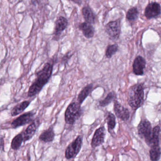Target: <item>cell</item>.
I'll return each instance as SVG.
<instances>
[{
	"label": "cell",
	"instance_id": "obj_25",
	"mask_svg": "<svg viewBox=\"0 0 161 161\" xmlns=\"http://www.w3.org/2000/svg\"><path fill=\"white\" fill-rule=\"evenodd\" d=\"M118 50V46L117 44H114V45L108 46L106 49V53H105L107 58H111L113 55L117 52Z\"/></svg>",
	"mask_w": 161,
	"mask_h": 161
},
{
	"label": "cell",
	"instance_id": "obj_12",
	"mask_svg": "<svg viewBox=\"0 0 161 161\" xmlns=\"http://www.w3.org/2000/svg\"><path fill=\"white\" fill-rule=\"evenodd\" d=\"M68 20L65 18L61 16L55 22V29L54 32V38H59L62 33L65 30L67 27Z\"/></svg>",
	"mask_w": 161,
	"mask_h": 161
},
{
	"label": "cell",
	"instance_id": "obj_3",
	"mask_svg": "<svg viewBox=\"0 0 161 161\" xmlns=\"http://www.w3.org/2000/svg\"><path fill=\"white\" fill-rule=\"evenodd\" d=\"M82 114L81 105L78 102L70 103L66 110L65 114V120L66 123L73 125L80 117Z\"/></svg>",
	"mask_w": 161,
	"mask_h": 161
},
{
	"label": "cell",
	"instance_id": "obj_16",
	"mask_svg": "<svg viewBox=\"0 0 161 161\" xmlns=\"http://www.w3.org/2000/svg\"><path fill=\"white\" fill-rule=\"evenodd\" d=\"M37 125L35 122L29 125L26 130L23 133V141H26L31 139L33 136L36 132Z\"/></svg>",
	"mask_w": 161,
	"mask_h": 161
},
{
	"label": "cell",
	"instance_id": "obj_1",
	"mask_svg": "<svg viewBox=\"0 0 161 161\" xmlns=\"http://www.w3.org/2000/svg\"><path fill=\"white\" fill-rule=\"evenodd\" d=\"M53 65L50 63L45 64L43 68L37 72V77L28 91V96L32 97L41 91L45 85L47 83L52 74Z\"/></svg>",
	"mask_w": 161,
	"mask_h": 161
},
{
	"label": "cell",
	"instance_id": "obj_4",
	"mask_svg": "<svg viewBox=\"0 0 161 161\" xmlns=\"http://www.w3.org/2000/svg\"><path fill=\"white\" fill-rule=\"evenodd\" d=\"M138 136L144 139L148 146H149L152 134V128L150 122L147 119H142L137 127Z\"/></svg>",
	"mask_w": 161,
	"mask_h": 161
},
{
	"label": "cell",
	"instance_id": "obj_20",
	"mask_svg": "<svg viewBox=\"0 0 161 161\" xmlns=\"http://www.w3.org/2000/svg\"><path fill=\"white\" fill-rule=\"evenodd\" d=\"M30 104V102L29 101H24L19 104L17 105L13 109L11 112V114L13 116L17 115L20 113L23 112Z\"/></svg>",
	"mask_w": 161,
	"mask_h": 161
},
{
	"label": "cell",
	"instance_id": "obj_15",
	"mask_svg": "<svg viewBox=\"0 0 161 161\" xmlns=\"http://www.w3.org/2000/svg\"><path fill=\"white\" fill-rule=\"evenodd\" d=\"M161 129L159 125L155 126L152 129V134L149 147L160 146V136Z\"/></svg>",
	"mask_w": 161,
	"mask_h": 161
},
{
	"label": "cell",
	"instance_id": "obj_14",
	"mask_svg": "<svg viewBox=\"0 0 161 161\" xmlns=\"http://www.w3.org/2000/svg\"><path fill=\"white\" fill-rule=\"evenodd\" d=\"M82 14L86 22L89 24H94L96 20V17L94 13L89 6H86L83 8Z\"/></svg>",
	"mask_w": 161,
	"mask_h": 161
},
{
	"label": "cell",
	"instance_id": "obj_9",
	"mask_svg": "<svg viewBox=\"0 0 161 161\" xmlns=\"http://www.w3.org/2000/svg\"><path fill=\"white\" fill-rule=\"evenodd\" d=\"M161 14V6L156 2L149 3L145 9V15L147 19L155 18Z\"/></svg>",
	"mask_w": 161,
	"mask_h": 161
},
{
	"label": "cell",
	"instance_id": "obj_23",
	"mask_svg": "<svg viewBox=\"0 0 161 161\" xmlns=\"http://www.w3.org/2000/svg\"><path fill=\"white\" fill-rule=\"evenodd\" d=\"M23 141V136L21 134H19L16 136L12 140L11 143V147L14 150H17L20 147Z\"/></svg>",
	"mask_w": 161,
	"mask_h": 161
},
{
	"label": "cell",
	"instance_id": "obj_8",
	"mask_svg": "<svg viewBox=\"0 0 161 161\" xmlns=\"http://www.w3.org/2000/svg\"><path fill=\"white\" fill-rule=\"evenodd\" d=\"M114 112L116 116L123 121H127L130 117V113L127 108L124 107L117 101H114Z\"/></svg>",
	"mask_w": 161,
	"mask_h": 161
},
{
	"label": "cell",
	"instance_id": "obj_19",
	"mask_svg": "<svg viewBox=\"0 0 161 161\" xmlns=\"http://www.w3.org/2000/svg\"><path fill=\"white\" fill-rule=\"evenodd\" d=\"M161 148L160 146L151 147L149 151L150 158L152 161H158L161 158Z\"/></svg>",
	"mask_w": 161,
	"mask_h": 161
},
{
	"label": "cell",
	"instance_id": "obj_7",
	"mask_svg": "<svg viewBox=\"0 0 161 161\" xmlns=\"http://www.w3.org/2000/svg\"><path fill=\"white\" fill-rule=\"evenodd\" d=\"M105 134V129L103 126L97 129L94 133L91 141V145L92 147L95 148L97 147L102 145L104 143Z\"/></svg>",
	"mask_w": 161,
	"mask_h": 161
},
{
	"label": "cell",
	"instance_id": "obj_26",
	"mask_svg": "<svg viewBox=\"0 0 161 161\" xmlns=\"http://www.w3.org/2000/svg\"><path fill=\"white\" fill-rule=\"evenodd\" d=\"M0 151H4V140L2 137H0Z\"/></svg>",
	"mask_w": 161,
	"mask_h": 161
},
{
	"label": "cell",
	"instance_id": "obj_10",
	"mask_svg": "<svg viewBox=\"0 0 161 161\" xmlns=\"http://www.w3.org/2000/svg\"><path fill=\"white\" fill-rule=\"evenodd\" d=\"M34 115V114L32 112L25 113L21 115L12 122V127L14 128H17L29 123L32 120Z\"/></svg>",
	"mask_w": 161,
	"mask_h": 161
},
{
	"label": "cell",
	"instance_id": "obj_6",
	"mask_svg": "<svg viewBox=\"0 0 161 161\" xmlns=\"http://www.w3.org/2000/svg\"><path fill=\"white\" fill-rule=\"evenodd\" d=\"M105 31L111 39L117 40L120 35V21L118 19L109 22L105 26Z\"/></svg>",
	"mask_w": 161,
	"mask_h": 161
},
{
	"label": "cell",
	"instance_id": "obj_21",
	"mask_svg": "<svg viewBox=\"0 0 161 161\" xmlns=\"http://www.w3.org/2000/svg\"><path fill=\"white\" fill-rule=\"evenodd\" d=\"M105 120L108 125V130L109 131L114 130L116 126V118L114 115L111 112H107L106 114Z\"/></svg>",
	"mask_w": 161,
	"mask_h": 161
},
{
	"label": "cell",
	"instance_id": "obj_18",
	"mask_svg": "<svg viewBox=\"0 0 161 161\" xmlns=\"http://www.w3.org/2000/svg\"><path fill=\"white\" fill-rule=\"evenodd\" d=\"M93 89L92 84L88 85L81 91L78 97V102L79 104H81L85 99L89 96Z\"/></svg>",
	"mask_w": 161,
	"mask_h": 161
},
{
	"label": "cell",
	"instance_id": "obj_13",
	"mask_svg": "<svg viewBox=\"0 0 161 161\" xmlns=\"http://www.w3.org/2000/svg\"><path fill=\"white\" fill-rule=\"evenodd\" d=\"M79 29L82 31L84 36L87 38L93 37L95 34V29L91 24L84 22L79 25Z\"/></svg>",
	"mask_w": 161,
	"mask_h": 161
},
{
	"label": "cell",
	"instance_id": "obj_24",
	"mask_svg": "<svg viewBox=\"0 0 161 161\" xmlns=\"http://www.w3.org/2000/svg\"><path fill=\"white\" fill-rule=\"evenodd\" d=\"M116 98V95L114 92H111L106 96V97L99 102V105L101 107H104L109 105L112 101L114 100Z\"/></svg>",
	"mask_w": 161,
	"mask_h": 161
},
{
	"label": "cell",
	"instance_id": "obj_17",
	"mask_svg": "<svg viewBox=\"0 0 161 161\" xmlns=\"http://www.w3.org/2000/svg\"><path fill=\"white\" fill-rule=\"evenodd\" d=\"M54 136L55 134L53 131V129L51 127L40 135L39 139L45 142H52L54 139Z\"/></svg>",
	"mask_w": 161,
	"mask_h": 161
},
{
	"label": "cell",
	"instance_id": "obj_22",
	"mask_svg": "<svg viewBox=\"0 0 161 161\" xmlns=\"http://www.w3.org/2000/svg\"><path fill=\"white\" fill-rule=\"evenodd\" d=\"M139 12L136 7L130 8L127 12L126 18L130 22H134L138 18Z\"/></svg>",
	"mask_w": 161,
	"mask_h": 161
},
{
	"label": "cell",
	"instance_id": "obj_2",
	"mask_svg": "<svg viewBox=\"0 0 161 161\" xmlns=\"http://www.w3.org/2000/svg\"><path fill=\"white\" fill-rule=\"evenodd\" d=\"M144 102V88L142 84H136L130 87L128 91V102L133 110H137Z\"/></svg>",
	"mask_w": 161,
	"mask_h": 161
},
{
	"label": "cell",
	"instance_id": "obj_11",
	"mask_svg": "<svg viewBox=\"0 0 161 161\" xmlns=\"http://www.w3.org/2000/svg\"><path fill=\"white\" fill-rule=\"evenodd\" d=\"M145 59L141 56L136 58L133 64V70L134 73L137 76H141L144 74V69L146 67Z\"/></svg>",
	"mask_w": 161,
	"mask_h": 161
},
{
	"label": "cell",
	"instance_id": "obj_5",
	"mask_svg": "<svg viewBox=\"0 0 161 161\" xmlns=\"http://www.w3.org/2000/svg\"><path fill=\"white\" fill-rule=\"evenodd\" d=\"M83 144V137L78 136L75 140L69 144L65 151V157L67 159L75 158L80 153Z\"/></svg>",
	"mask_w": 161,
	"mask_h": 161
}]
</instances>
